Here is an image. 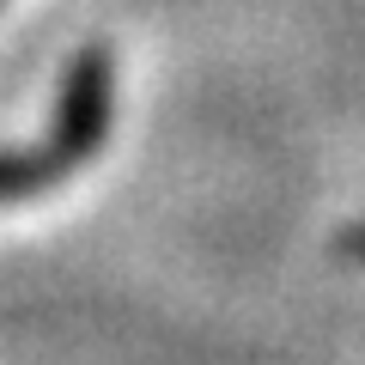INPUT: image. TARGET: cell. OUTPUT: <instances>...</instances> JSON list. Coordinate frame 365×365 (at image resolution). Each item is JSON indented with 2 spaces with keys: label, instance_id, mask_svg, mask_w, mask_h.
Instances as JSON below:
<instances>
[{
  "label": "cell",
  "instance_id": "obj_1",
  "mask_svg": "<svg viewBox=\"0 0 365 365\" xmlns=\"http://www.w3.org/2000/svg\"><path fill=\"white\" fill-rule=\"evenodd\" d=\"M110 110H116V73H110L104 43H91V49H79L73 61H67L61 91H55V122H49V134H43V146L31 153L43 177L49 182L73 177V170L104 146Z\"/></svg>",
  "mask_w": 365,
  "mask_h": 365
},
{
  "label": "cell",
  "instance_id": "obj_2",
  "mask_svg": "<svg viewBox=\"0 0 365 365\" xmlns=\"http://www.w3.org/2000/svg\"><path fill=\"white\" fill-rule=\"evenodd\" d=\"M335 250H341V256H347V262H365V225H347Z\"/></svg>",
  "mask_w": 365,
  "mask_h": 365
}]
</instances>
